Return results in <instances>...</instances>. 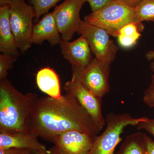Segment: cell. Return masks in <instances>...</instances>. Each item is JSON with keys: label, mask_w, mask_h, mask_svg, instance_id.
I'll return each mask as SVG.
<instances>
[{"label": "cell", "mask_w": 154, "mask_h": 154, "mask_svg": "<svg viewBox=\"0 0 154 154\" xmlns=\"http://www.w3.org/2000/svg\"><path fill=\"white\" fill-rule=\"evenodd\" d=\"M37 94H24L6 78L0 80V132L29 133V125Z\"/></svg>", "instance_id": "7a4b0ae2"}, {"label": "cell", "mask_w": 154, "mask_h": 154, "mask_svg": "<svg viewBox=\"0 0 154 154\" xmlns=\"http://www.w3.org/2000/svg\"><path fill=\"white\" fill-rule=\"evenodd\" d=\"M125 5L132 8H136L142 0H120Z\"/></svg>", "instance_id": "d4e9b609"}, {"label": "cell", "mask_w": 154, "mask_h": 154, "mask_svg": "<svg viewBox=\"0 0 154 154\" xmlns=\"http://www.w3.org/2000/svg\"><path fill=\"white\" fill-rule=\"evenodd\" d=\"M135 9L140 22H154V0H142Z\"/></svg>", "instance_id": "e0dca14e"}, {"label": "cell", "mask_w": 154, "mask_h": 154, "mask_svg": "<svg viewBox=\"0 0 154 154\" xmlns=\"http://www.w3.org/2000/svg\"><path fill=\"white\" fill-rule=\"evenodd\" d=\"M147 118H134L128 113H108L105 118L106 128L102 134L95 137L88 154H114L116 148L122 140L124 128L128 125L137 126Z\"/></svg>", "instance_id": "277c9868"}, {"label": "cell", "mask_w": 154, "mask_h": 154, "mask_svg": "<svg viewBox=\"0 0 154 154\" xmlns=\"http://www.w3.org/2000/svg\"><path fill=\"white\" fill-rule=\"evenodd\" d=\"M36 82L38 88L51 98L59 99L62 97L59 78L53 69L45 67L39 70L36 74Z\"/></svg>", "instance_id": "9a60e30c"}, {"label": "cell", "mask_w": 154, "mask_h": 154, "mask_svg": "<svg viewBox=\"0 0 154 154\" xmlns=\"http://www.w3.org/2000/svg\"><path fill=\"white\" fill-rule=\"evenodd\" d=\"M143 101L150 107H154V74L152 75L151 82L144 93Z\"/></svg>", "instance_id": "ffe728a7"}, {"label": "cell", "mask_w": 154, "mask_h": 154, "mask_svg": "<svg viewBox=\"0 0 154 154\" xmlns=\"http://www.w3.org/2000/svg\"><path fill=\"white\" fill-rule=\"evenodd\" d=\"M16 154H32V152L28 149H18Z\"/></svg>", "instance_id": "83f0119b"}, {"label": "cell", "mask_w": 154, "mask_h": 154, "mask_svg": "<svg viewBox=\"0 0 154 154\" xmlns=\"http://www.w3.org/2000/svg\"><path fill=\"white\" fill-rule=\"evenodd\" d=\"M10 23L19 50L25 53L31 47L33 21L35 12L25 0H15L9 5Z\"/></svg>", "instance_id": "5b68a950"}, {"label": "cell", "mask_w": 154, "mask_h": 154, "mask_svg": "<svg viewBox=\"0 0 154 154\" xmlns=\"http://www.w3.org/2000/svg\"><path fill=\"white\" fill-rule=\"evenodd\" d=\"M18 149L0 148V154H16Z\"/></svg>", "instance_id": "484cf974"}, {"label": "cell", "mask_w": 154, "mask_h": 154, "mask_svg": "<svg viewBox=\"0 0 154 154\" xmlns=\"http://www.w3.org/2000/svg\"><path fill=\"white\" fill-rule=\"evenodd\" d=\"M151 70L152 71V72L154 73V61H152L151 63H150V66Z\"/></svg>", "instance_id": "f546056e"}, {"label": "cell", "mask_w": 154, "mask_h": 154, "mask_svg": "<svg viewBox=\"0 0 154 154\" xmlns=\"http://www.w3.org/2000/svg\"><path fill=\"white\" fill-rule=\"evenodd\" d=\"M60 46L63 57L71 64L72 67L87 66L93 59L89 45L82 36L73 42L63 40Z\"/></svg>", "instance_id": "8fae6325"}, {"label": "cell", "mask_w": 154, "mask_h": 154, "mask_svg": "<svg viewBox=\"0 0 154 154\" xmlns=\"http://www.w3.org/2000/svg\"><path fill=\"white\" fill-rule=\"evenodd\" d=\"M45 41L53 46L60 45L63 41L53 12L45 15L33 27L32 44L41 45Z\"/></svg>", "instance_id": "7c38bea8"}, {"label": "cell", "mask_w": 154, "mask_h": 154, "mask_svg": "<svg viewBox=\"0 0 154 154\" xmlns=\"http://www.w3.org/2000/svg\"><path fill=\"white\" fill-rule=\"evenodd\" d=\"M96 137L80 131H69L54 138L53 149L58 154H88Z\"/></svg>", "instance_id": "30bf717a"}, {"label": "cell", "mask_w": 154, "mask_h": 154, "mask_svg": "<svg viewBox=\"0 0 154 154\" xmlns=\"http://www.w3.org/2000/svg\"><path fill=\"white\" fill-rule=\"evenodd\" d=\"M15 0H0V5L1 6L9 5Z\"/></svg>", "instance_id": "f1b7e54d"}, {"label": "cell", "mask_w": 154, "mask_h": 154, "mask_svg": "<svg viewBox=\"0 0 154 154\" xmlns=\"http://www.w3.org/2000/svg\"><path fill=\"white\" fill-rule=\"evenodd\" d=\"M38 137L32 133L19 131L0 132V148L28 149L30 150H46L38 140Z\"/></svg>", "instance_id": "4fadbf2b"}, {"label": "cell", "mask_w": 154, "mask_h": 154, "mask_svg": "<svg viewBox=\"0 0 154 154\" xmlns=\"http://www.w3.org/2000/svg\"><path fill=\"white\" fill-rule=\"evenodd\" d=\"M137 128L139 130L146 131L154 137V118L150 119L148 117L146 120L140 122L137 125Z\"/></svg>", "instance_id": "44dd1931"}, {"label": "cell", "mask_w": 154, "mask_h": 154, "mask_svg": "<svg viewBox=\"0 0 154 154\" xmlns=\"http://www.w3.org/2000/svg\"><path fill=\"white\" fill-rule=\"evenodd\" d=\"M76 33L86 38L97 59L111 64L115 60L119 48L107 31L82 20Z\"/></svg>", "instance_id": "52a82bcc"}, {"label": "cell", "mask_w": 154, "mask_h": 154, "mask_svg": "<svg viewBox=\"0 0 154 154\" xmlns=\"http://www.w3.org/2000/svg\"><path fill=\"white\" fill-rule=\"evenodd\" d=\"M17 57L11 54H0V80L7 78L8 72L13 68Z\"/></svg>", "instance_id": "d6986e66"}, {"label": "cell", "mask_w": 154, "mask_h": 154, "mask_svg": "<svg viewBox=\"0 0 154 154\" xmlns=\"http://www.w3.org/2000/svg\"><path fill=\"white\" fill-rule=\"evenodd\" d=\"M32 154H58L56 152L51 148L49 150H35L31 151Z\"/></svg>", "instance_id": "cb8c5ba5"}, {"label": "cell", "mask_w": 154, "mask_h": 154, "mask_svg": "<svg viewBox=\"0 0 154 154\" xmlns=\"http://www.w3.org/2000/svg\"><path fill=\"white\" fill-rule=\"evenodd\" d=\"M111 64L94 57L87 66L72 67V79L78 80L91 93L102 98L110 91Z\"/></svg>", "instance_id": "8992f818"}, {"label": "cell", "mask_w": 154, "mask_h": 154, "mask_svg": "<svg viewBox=\"0 0 154 154\" xmlns=\"http://www.w3.org/2000/svg\"><path fill=\"white\" fill-rule=\"evenodd\" d=\"M146 141L147 154H154V141L146 134Z\"/></svg>", "instance_id": "603a6c76"}, {"label": "cell", "mask_w": 154, "mask_h": 154, "mask_svg": "<svg viewBox=\"0 0 154 154\" xmlns=\"http://www.w3.org/2000/svg\"><path fill=\"white\" fill-rule=\"evenodd\" d=\"M63 88L66 94L75 98L88 112L97 130L99 132L102 130L106 125L102 113V98L91 93L78 80L72 79L65 84Z\"/></svg>", "instance_id": "ba28073f"}, {"label": "cell", "mask_w": 154, "mask_h": 154, "mask_svg": "<svg viewBox=\"0 0 154 154\" xmlns=\"http://www.w3.org/2000/svg\"><path fill=\"white\" fill-rule=\"evenodd\" d=\"M78 130L96 136L99 132L88 112L72 96H45L36 99L32 110L29 132L52 142L58 135Z\"/></svg>", "instance_id": "6da1fadb"}, {"label": "cell", "mask_w": 154, "mask_h": 154, "mask_svg": "<svg viewBox=\"0 0 154 154\" xmlns=\"http://www.w3.org/2000/svg\"><path fill=\"white\" fill-rule=\"evenodd\" d=\"M9 5L0 7V51L4 54L20 55L10 23Z\"/></svg>", "instance_id": "5bb4252c"}, {"label": "cell", "mask_w": 154, "mask_h": 154, "mask_svg": "<svg viewBox=\"0 0 154 154\" xmlns=\"http://www.w3.org/2000/svg\"><path fill=\"white\" fill-rule=\"evenodd\" d=\"M86 0H65L54 8L53 12L63 41H69L76 33L82 21L80 12Z\"/></svg>", "instance_id": "9c48e42d"}, {"label": "cell", "mask_w": 154, "mask_h": 154, "mask_svg": "<svg viewBox=\"0 0 154 154\" xmlns=\"http://www.w3.org/2000/svg\"><path fill=\"white\" fill-rule=\"evenodd\" d=\"M145 57L149 61H152L154 60V50H150L146 53Z\"/></svg>", "instance_id": "4316f807"}, {"label": "cell", "mask_w": 154, "mask_h": 154, "mask_svg": "<svg viewBox=\"0 0 154 154\" xmlns=\"http://www.w3.org/2000/svg\"><path fill=\"white\" fill-rule=\"evenodd\" d=\"M90 5L92 12H96L114 0H86Z\"/></svg>", "instance_id": "7402d4cb"}, {"label": "cell", "mask_w": 154, "mask_h": 154, "mask_svg": "<svg viewBox=\"0 0 154 154\" xmlns=\"http://www.w3.org/2000/svg\"><path fill=\"white\" fill-rule=\"evenodd\" d=\"M146 135L141 132L128 135L116 154H147Z\"/></svg>", "instance_id": "2e32d148"}, {"label": "cell", "mask_w": 154, "mask_h": 154, "mask_svg": "<svg viewBox=\"0 0 154 154\" xmlns=\"http://www.w3.org/2000/svg\"><path fill=\"white\" fill-rule=\"evenodd\" d=\"M61 0H31L35 12V22H37L41 16L47 14L50 9Z\"/></svg>", "instance_id": "ac0fdd59"}, {"label": "cell", "mask_w": 154, "mask_h": 154, "mask_svg": "<svg viewBox=\"0 0 154 154\" xmlns=\"http://www.w3.org/2000/svg\"><path fill=\"white\" fill-rule=\"evenodd\" d=\"M84 21L104 29L110 36L116 38L125 25L141 22L135 8L129 7L120 0H114L99 11L92 12L84 17Z\"/></svg>", "instance_id": "3957f363"}]
</instances>
